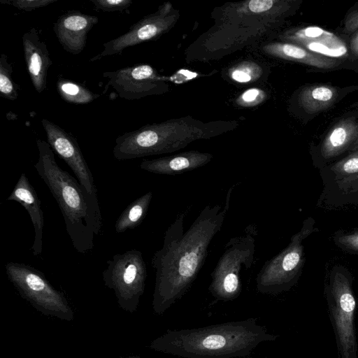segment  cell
<instances>
[{"mask_svg":"<svg viewBox=\"0 0 358 358\" xmlns=\"http://www.w3.org/2000/svg\"><path fill=\"white\" fill-rule=\"evenodd\" d=\"M231 190L229 189L224 206L207 205L186 231L185 213L179 214L165 231L162 247L151 261L155 269L152 306L156 313L163 314L192 285L212 240L222 229Z\"/></svg>","mask_w":358,"mask_h":358,"instance_id":"obj_1","label":"cell"},{"mask_svg":"<svg viewBox=\"0 0 358 358\" xmlns=\"http://www.w3.org/2000/svg\"><path fill=\"white\" fill-rule=\"evenodd\" d=\"M278 338L259 324L257 318L251 317L203 327L169 329L150 348L183 358L245 357L259 344Z\"/></svg>","mask_w":358,"mask_h":358,"instance_id":"obj_2","label":"cell"},{"mask_svg":"<svg viewBox=\"0 0 358 358\" xmlns=\"http://www.w3.org/2000/svg\"><path fill=\"white\" fill-rule=\"evenodd\" d=\"M38 159L36 172L48 186L62 213L66 229L74 249L82 255L94 247V236L101 233L103 220L97 197L57 164L47 141L36 140Z\"/></svg>","mask_w":358,"mask_h":358,"instance_id":"obj_3","label":"cell"},{"mask_svg":"<svg viewBox=\"0 0 358 358\" xmlns=\"http://www.w3.org/2000/svg\"><path fill=\"white\" fill-rule=\"evenodd\" d=\"M187 118L148 124L126 132L115 139L113 155L117 160L172 152L193 141L208 138L217 133Z\"/></svg>","mask_w":358,"mask_h":358,"instance_id":"obj_4","label":"cell"},{"mask_svg":"<svg viewBox=\"0 0 358 358\" xmlns=\"http://www.w3.org/2000/svg\"><path fill=\"white\" fill-rule=\"evenodd\" d=\"M353 278L345 267L335 265L324 286L328 314L333 327L338 358H358L355 328L357 301Z\"/></svg>","mask_w":358,"mask_h":358,"instance_id":"obj_5","label":"cell"},{"mask_svg":"<svg viewBox=\"0 0 358 358\" xmlns=\"http://www.w3.org/2000/svg\"><path fill=\"white\" fill-rule=\"evenodd\" d=\"M315 220H305L288 245L263 265L256 278L262 294H278L289 290L298 281L305 264L303 241L315 231Z\"/></svg>","mask_w":358,"mask_h":358,"instance_id":"obj_6","label":"cell"},{"mask_svg":"<svg viewBox=\"0 0 358 358\" xmlns=\"http://www.w3.org/2000/svg\"><path fill=\"white\" fill-rule=\"evenodd\" d=\"M245 231L244 235L230 238L210 275L208 289L217 301H232L240 295L241 273L254 262L257 234L250 226Z\"/></svg>","mask_w":358,"mask_h":358,"instance_id":"obj_7","label":"cell"},{"mask_svg":"<svg viewBox=\"0 0 358 358\" xmlns=\"http://www.w3.org/2000/svg\"><path fill=\"white\" fill-rule=\"evenodd\" d=\"M106 264L107 267L102 273L105 285L115 291L120 303L136 307L144 292L147 278L142 252L131 249L115 254Z\"/></svg>","mask_w":358,"mask_h":358,"instance_id":"obj_8","label":"cell"},{"mask_svg":"<svg viewBox=\"0 0 358 358\" xmlns=\"http://www.w3.org/2000/svg\"><path fill=\"white\" fill-rule=\"evenodd\" d=\"M8 279L20 294L35 306L55 313H65L69 307L63 295L44 274L29 264L8 262L5 265Z\"/></svg>","mask_w":358,"mask_h":358,"instance_id":"obj_9","label":"cell"},{"mask_svg":"<svg viewBox=\"0 0 358 358\" xmlns=\"http://www.w3.org/2000/svg\"><path fill=\"white\" fill-rule=\"evenodd\" d=\"M177 18L178 14L171 4L165 3L154 13L145 16L132 24L126 33L104 43L103 50L91 61L121 54L127 48L157 39L173 26Z\"/></svg>","mask_w":358,"mask_h":358,"instance_id":"obj_10","label":"cell"},{"mask_svg":"<svg viewBox=\"0 0 358 358\" xmlns=\"http://www.w3.org/2000/svg\"><path fill=\"white\" fill-rule=\"evenodd\" d=\"M108 80L117 94L126 100H136L163 92L164 85L155 70L148 64H137L116 71H106Z\"/></svg>","mask_w":358,"mask_h":358,"instance_id":"obj_11","label":"cell"},{"mask_svg":"<svg viewBox=\"0 0 358 358\" xmlns=\"http://www.w3.org/2000/svg\"><path fill=\"white\" fill-rule=\"evenodd\" d=\"M47 142L52 149L73 171L80 184L92 196L97 197L92 173L75 138L48 119L41 120Z\"/></svg>","mask_w":358,"mask_h":358,"instance_id":"obj_12","label":"cell"},{"mask_svg":"<svg viewBox=\"0 0 358 358\" xmlns=\"http://www.w3.org/2000/svg\"><path fill=\"white\" fill-rule=\"evenodd\" d=\"M99 18L80 10H69L58 17L53 24L54 32L63 49L73 55L83 51L87 36Z\"/></svg>","mask_w":358,"mask_h":358,"instance_id":"obj_13","label":"cell"},{"mask_svg":"<svg viewBox=\"0 0 358 358\" xmlns=\"http://www.w3.org/2000/svg\"><path fill=\"white\" fill-rule=\"evenodd\" d=\"M284 38L312 52L331 58L343 57L348 53L345 43L339 37L319 27L292 29Z\"/></svg>","mask_w":358,"mask_h":358,"instance_id":"obj_14","label":"cell"},{"mask_svg":"<svg viewBox=\"0 0 358 358\" xmlns=\"http://www.w3.org/2000/svg\"><path fill=\"white\" fill-rule=\"evenodd\" d=\"M22 39L27 72L35 90L41 93L47 88L48 71L52 64L47 45L35 27L25 32Z\"/></svg>","mask_w":358,"mask_h":358,"instance_id":"obj_15","label":"cell"},{"mask_svg":"<svg viewBox=\"0 0 358 358\" xmlns=\"http://www.w3.org/2000/svg\"><path fill=\"white\" fill-rule=\"evenodd\" d=\"M6 200L17 201L28 212L35 232L31 250L34 256L40 255L43 250V213L41 199L25 173H22Z\"/></svg>","mask_w":358,"mask_h":358,"instance_id":"obj_16","label":"cell"},{"mask_svg":"<svg viewBox=\"0 0 358 358\" xmlns=\"http://www.w3.org/2000/svg\"><path fill=\"white\" fill-rule=\"evenodd\" d=\"M212 159L213 155L210 153L191 150L169 157L144 159L141 162L140 168L156 174L177 175L201 167Z\"/></svg>","mask_w":358,"mask_h":358,"instance_id":"obj_17","label":"cell"},{"mask_svg":"<svg viewBox=\"0 0 358 358\" xmlns=\"http://www.w3.org/2000/svg\"><path fill=\"white\" fill-rule=\"evenodd\" d=\"M264 50L267 54L276 57L322 69H333L341 64V62L336 59L312 52L294 43H271L266 45Z\"/></svg>","mask_w":358,"mask_h":358,"instance_id":"obj_18","label":"cell"},{"mask_svg":"<svg viewBox=\"0 0 358 358\" xmlns=\"http://www.w3.org/2000/svg\"><path fill=\"white\" fill-rule=\"evenodd\" d=\"M358 139V123L352 118L340 120L329 130L321 146V155L331 159L349 150Z\"/></svg>","mask_w":358,"mask_h":358,"instance_id":"obj_19","label":"cell"},{"mask_svg":"<svg viewBox=\"0 0 358 358\" xmlns=\"http://www.w3.org/2000/svg\"><path fill=\"white\" fill-rule=\"evenodd\" d=\"M338 90L328 85H315L303 89L299 101L308 113H317L329 108L338 97Z\"/></svg>","mask_w":358,"mask_h":358,"instance_id":"obj_20","label":"cell"},{"mask_svg":"<svg viewBox=\"0 0 358 358\" xmlns=\"http://www.w3.org/2000/svg\"><path fill=\"white\" fill-rule=\"evenodd\" d=\"M152 198V192L149 191L129 203L115 222L116 233L121 234L140 225L147 215Z\"/></svg>","mask_w":358,"mask_h":358,"instance_id":"obj_21","label":"cell"},{"mask_svg":"<svg viewBox=\"0 0 358 358\" xmlns=\"http://www.w3.org/2000/svg\"><path fill=\"white\" fill-rule=\"evenodd\" d=\"M57 91L65 101L73 104H87L100 96L83 85L66 78H59Z\"/></svg>","mask_w":358,"mask_h":358,"instance_id":"obj_22","label":"cell"},{"mask_svg":"<svg viewBox=\"0 0 358 358\" xmlns=\"http://www.w3.org/2000/svg\"><path fill=\"white\" fill-rule=\"evenodd\" d=\"M13 67L8 56L2 53L0 57V96L10 101L18 97V86L13 79Z\"/></svg>","mask_w":358,"mask_h":358,"instance_id":"obj_23","label":"cell"},{"mask_svg":"<svg viewBox=\"0 0 358 358\" xmlns=\"http://www.w3.org/2000/svg\"><path fill=\"white\" fill-rule=\"evenodd\" d=\"M330 171L335 180L358 173V150L352 151L347 157L334 164L330 167Z\"/></svg>","mask_w":358,"mask_h":358,"instance_id":"obj_24","label":"cell"},{"mask_svg":"<svg viewBox=\"0 0 358 358\" xmlns=\"http://www.w3.org/2000/svg\"><path fill=\"white\" fill-rule=\"evenodd\" d=\"M261 73V68L252 62L241 63L229 71L231 79L238 83H248L257 80Z\"/></svg>","mask_w":358,"mask_h":358,"instance_id":"obj_25","label":"cell"},{"mask_svg":"<svg viewBox=\"0 0 358 358\" xmlns=\"http://www.w3.org/2000/svg\"><path fill=\"white\" fill-rule=\"evenodd\" d=\"M333 241L343 251L358 255V230L337 231L333 236Z\"/></svg>","mask_w":358,"mask_h":358,"instance_id":"obj_26","label":"cell"},{"mask_svg":"<svg viewBox=\"0 0 358 358\" xmlns=\"http://www.w3.org/2000/svg\"><path fill=\"white\" fill-rule=\"evenodd\" d=\"M57 0H1V3L11 5L13 7L27 12L49 6Z\"/></svg>","mask_w":358,"mask_h":358,"instance_id":"obj_27","label":"cell"},{"mask_svg":"<svg viewBox=\"0 0 358 358\" xmlns=\"http://www.w3.org/2000/svg\"><path fill=\"white\" fill-rule=\"evenodd\" d=\"M96 10L103 12L122 11L132 3L131 0H90Z\"/></svg>","mask_w":358,"mask_h":358,"instance_id":"obj_28","label":"cell"},{"mask_svg":"<svg viewBox=\"0 0 358 358\" xmlns=\"http://www.w3.org/2000/svg\"><path fill=\"white\" fill-rule=\"evenodd\" d=\"M335 185L342 194L358 196V173L335 180Z\"/></svg>","mask_w":358,"mask_h":358,"instance_id":"obj_29","label":"cell"},{"mask_svg":"<svg viewBox=\"0 0 358 358\" xmlns=\"http://www.w3.org/2000/svg\"><path fill=\"white\" fill-rule=\"evenodd\" d=\"M265 97V94L263 91L252 88L243 92L238 99V103L244 106H251L258 104Z\"/></svg>","mask_w":358,"mask_h":358,"instance_id":"obj_30","label":"cell"},{"mask_svg":"<svg viewBox=\"0 0 358 358\" xmlns=\"http://www.w3.org/2000/svg\"><path fill=\"white\" fill-rule=\"evenodd\" d=\"M275 3L273 0H252L248 3L247 8L252 13H260L271 9Z\"/></svg>","mask_w":358,"mask_h":358,"instance_id":"obj_31","label":"cell"},{"mask_svg":"<svg viewBox=\"0 0 358 358\" xmlns=\"http://www.w3.org/2000/svg\"><path fill=\"white\" fill-rule=\"evenodd\" d=\"M357 29H358V10L348 14L344 20L345 32L350 34L355 32Z\"/></svg>","mask_w":358,"mask_h":358,"instance_id":"obj_32","label":"cell"},{"mask_svg":"<svg viewBox=\"0 0 358 358\" xmlns=\"http://www.w3.org/2000/svg\"><path fill=\"white\" fill-rule=\"evenodd\" d=\"M350 48L352 55L358 58V29H357L350 41Z\"/></svg>","mask_w":358,"mask_h":358,"instance_id":"obj_33","label":"cell"},{"mask_svg":"<svg viewBox=\"0 0 358 358\" xmlns=\"http://www.w3.org/2000/svg\"><path fill=\"white\" fill-rule=\"evenodd\" d=\"M350 151L358 150V139L352 144L349 149Z\"/></svg>","mask_w":358,"mask_h":358,"instance_id":"obj_34","label":"cell"}]
</instances>
